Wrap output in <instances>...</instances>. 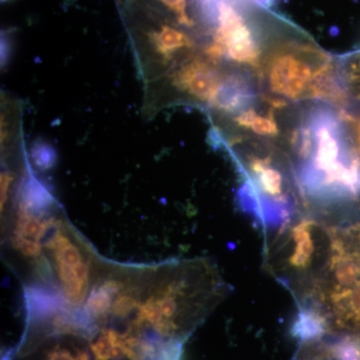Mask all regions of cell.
I'll list each match as a JSON object with an SVG mask.
<instances>
[{
	"instance_id": "obj_6",
	"label": "cell",
	"mask_w": 360,
	"mask_h": 360,
	"mask_svg": "<svg viewBox=\"0 0 360 360\" xmlns=\"http://www.w3.org/2000/svg\"><path fill=\"white\" fill-rule=\"evenodd\" d=\"M343 73L348 92L360 101V51L348 58Z\"/></svg>"
},
{
	"instance_id": "obj_5",
	"label": "cell",
	"mask_w": 360,
	"mask_h": 360,
	"mask_svg": "<svg viewBox=\"0 0 360 360\" xmlns=\"http://www.w3.org/2000/svg\"><path fill=\"white\" fill-rule=\"evenodd\" d=\"M234 122L238 127L262 136H276L278 134V127L272 112L262 115L253 108H246L234 117Z\"/></svg>"
},
{
	"instance_id": "obj_7",
	"label": "cell",
	"mask_w": 360,
	"mask_h": 360,
	"mask_svg": "<svg viewBox=\"0 0 360 360\" xmlns=\"http://www.w3.org/2000/svg\"><path fill=\"white\" fill-rule=\"evenodd\" d=\"M347 116L350 127H352V132H354L355 146H356L357 153H359L360 158V113L355 116L347 113Z\"/></svg>"
},
{
	"instance_id": "obj_1",
	"label": "cell",
	"mask_w": 360,
	"mask_h": 360,
	"mask_svg": "<svg viewBox=\"0 0 360 360\" xmlns=\"http://www.w3.org/2000/svg\"><path fill=\"white\" fill-rule=\"evenodd\" d=\"M292 174L303 202L321 213L356 200L360 158L347 113L316 106L293 136Z\"/></svg>"
},
{
	"instance_id": "obj_9",
	"label": "cell",
	"mask_w": 360,
	"mask_h": 360,
	"mask_svg": "<svg viewBox=\"0 0 360 360\" xmlns=\"http://www.w3.org/2000/svg\"><path fill=\"white\" fill-rule=\"evenodd\" d=\"M2 1H6V0H2Z\"/></svg>"
},
{
	"instance_id": "obj_3",
	"label": "cell",
	"mask_w": 360,
	"mask_h": 360,
	"mask_svg": "<svg viewBox=\"0 0 360 360\" xmlns=\"http://www.w3.org/2000/svg\"><path fill=\"white\" fill-rule=\"evenodd\" d=\"M238 160L245 177L238 193L239 205L262 227L265 236L297 219V200L285 168L270 155L253 153Z\"/></svg>"
},
{
	"instance_id": "obj_4",
	"label": "cell",
	"mask_w": 360,
	"mask_h": 360,
	"mask_svg": "<svg viewBox=\"0 0 360 360\" xmlns=\"http://www.w3.org/2000/svg\"><path fill=\"white\" fill-rule=\"evenodd\" d=\"M243 13L245 11L231 0L220 2L217 30L203 49V58L217 66L229 61L257 68L262 51L257 35L246 22Z\"/></svg>"
},
{
	"instance_id": "obj_8",
	"label": "cell",
	"mask_w": 360,
	"mask_h": 360,
	"mask_svg": "<svg viewBox=\"0 0 360 360\" xmlns=\"http://www.w3.org/2000/svg\"><path fill=\"white\" fill-rule=\"evenodd\" d=\"M253 1H255V4H257L258 6L262 7V8L269 9L276 6L279 0H253Z\"/></svg>"
},
{
	"instance_id": "obj_2",
	"label": "cell",
	"mask_w": 360,
	"mask_h": 360,
	"mask_svg": "<svg viewBox=\"0 0 360 360\" xmlns=\"http://www.w3.org/2000/svg\"><path fill=\"white\" fill-rule=\"evenodd\" d=\"M264 72L270 90L291 101L316 99L340 108L348 103L342 68L311 45H278L267 56Z\"/></svg>"
}]
</instances>
